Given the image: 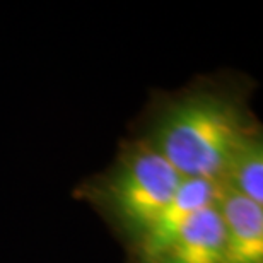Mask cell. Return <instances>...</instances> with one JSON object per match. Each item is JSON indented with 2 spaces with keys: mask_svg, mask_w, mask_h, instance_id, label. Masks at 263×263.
Segmentation results:
<instances>
[{
  "mask_svg": "<svg viewBox=\"0 0 263 263\" xmlns=\"http://www.w3.org/2000/svg\"><path fill=\"white\" fill-rule=\"evenodd\" d=\"M255 87L246 73L219 70L175 91L154 89L128 137L149 145L183 178L222 183L236 149L263 130L250 106Z\"/></svg>",
  "mask_w": 263,
  "mask_h": 263,
  "instance_id": "6da1fadb",
  "label": "cell"
},
{
  "mask_svg": "<svg viewBox=\"0 0 263 263\" xmlns=\"http://www.w3.org/2000/svg\"><path fill=\"white\" fill-rule=\"evenodd\" d=\"M219 183L185 178L166 215L127 263H228Z\"/></svg>",
  "mask_w": 263,
  "mask_h": 263,
  "instance_id": "3957f363",
  "label": "cell"
},
{
  "mask_svg": "<svg viewBox=\"0 0 263 263\" xmlns=\"http://www.w3.org/2000/svg\"><path fill=\"white\" fill-rule=\"evenodd\" d=\"M222 185L263 205V130L250 135L236 149Z\"/></svg>",
  "mask_w": 263,
  "mask_h": 263,
  "instance_id": "5b68a950",
  "label": "cell"
},
{
  "mask_svg": "<svg viewBox=\"0 0 263 263\" xmlns=\"http://www.w3.org/2000/svg\"><path fill=\"white\" fill-rule=\"evenodd\" d=\"M183 180L164 157L127 135L111 164L82 180L73 197L94 209L128 260L166 215Z\"/></svg>",
  "mask_w": 263,
  "mask_h": 263,
  "instance_id": "7a4b0ae2",
  "label": "cell"
},
{
  "mask_svg": "<svg viewBox=\"0 0 263 263\" xmlns=\"http://www.w3.org/2000/svg\"><path fill=\"white\" fill-rule=\"evenodd\" d=\"M219 212L228 263H263V205L220 185Z\"/></svg>",
  "mask_w": 263,
  "mask_h": 263,
  "instance_id": "277c9868",
  "label": "cell"
}]
</instances>
